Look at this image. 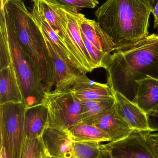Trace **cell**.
<instances>
[{
  "label": "cell",
  "instance_id": "28",
  "mask_svg": "<svg viewBox=\"0 0 158 158\" xmlns=\"http://www.w3.org/2000/svg\"><path fill=\"white\" fill-rule=\"evenodd\" d=\"M149 123L151 128L155 131H158V113L156 115L148 117Z\"/></svg>",
  "mask_w": 158,
  "mask_h": 158
},
{
  "label": "cell",
  "instance_id": "17",
  "mask_svg": "<svg viewBox=\"0 0 158 158\" xmlns=\"http://www.w3.org/2000/svg\"><path fill=\"white\" fill-rule=\"evenodd\" d=\"M49 123L47 106L40 103L26 108L24 117V142L41 137Z\"/></svg>",
  "mask_w": 158,
  "mask_h": 158
},
{
  "label": "cell",
  "instance_id": "4",
  "mask_svg": "<svg viewBox=\"0 0 158 158\" xmlns=\"http://www.w3.org/2000/svg\"><path fill=\"white\" fill-rule=\"evenodd\" d=\"M6 29L13 64L25 104L28 107L41 103L45 93L42 81L29 57L23 51L14 34L6 27Z\"/></svg>",
  "mask_w": 158,
  "mask_h": 158
},
{
  "label": "cell",
  "instance_id": "27",
  "mask_svg": "<svg viewBox=\"0 0 158 158\" xmlns=\"http://www.w3.org/2000/svg\"><path fill=\"white\" fill-rule=\"evenodd\" d=\"M145 135L153 151L158 157V133H152L150 132H145Z\"/></svg>",
  "mask_w": 158,
  "mask_h": 158
},
{
  "label": "cell",
  "instance_id": "15",
  "mask_svg": "<svg viewBox=\"0 0 158 158\" xmlns=\"http://www.w3.org/2000/svg\"><path fill=\"white\" fill-rule=\"evenodd\" d=\"M137 92L132 102L148 117L158 113V79L150 77L136 81Z\"/></svg>",
  "mask_w": 158,
  "mask_h": 158
},
{
  "label": "cell",
  "instance_id": "5",
  "mask_svg": "<svg viewBox=\"0 0 158 158\" xmlns=\"http://www.w3.org/2000/svg\"><path fill=\"white\" fill-rule=\"evenodd\" d=\"M24 102L0 104L1 146L6 158H21L24 143Z\"/></svg>",
  "mask_w": 158,
  "mask_h": 158
},
{
  "label": "cell",
  "instance_id": "29",
  "mask_svg": "<svg viewBox=\"0 0 158 158\" xmlns=\"http://www.w3.org/2000/svg\"><path fill=\"white\" fill-rule=\"evenodd\" d=\"M96 158H113L110 152L106 148H104L101 144V150L98 157Z\"/></svg>",
  "mask_w": 158,
  "mask_h": 158
},
{
  "label": "cell",
  "instance_id": "37",
  "mask_svg": "<svg viewBox=\"0 0 158 158\" xmlns=\"http://www.w3.org/2000/svg\"><path fill=\"white\" fill-rule=\"evenodd\" d=\"M50 158H55L51 157H50Z\"/></svg>",
  "mask_w": 158,
  "mask_h": 158
},
{
  "label": "cell",
  "instance_id": "1",
  "mask_svg": "<svg viewBox=\"0 0 158 158\" xmlns=\"http://www.w3.org/2000/svg\"><path fill=\"white\" fill-rule=\"evenodd\" d=\"M103 68L108 85L132 101L137 92L136 81L148 77L158 79V34L116 48L107 56Z\"/></svg>",
  "mask_w": 158,
  "mask_h": 158
},
{
  "label": "cell",
  "instance_id": "36",
  "mask_svg": "<svg viewBox=\"0 0 158 158\" xmlns=\"http://www.w3.org/2000/svg\"><path fill=\"white\" fill-rule=\"evenodd\" d=\"M112 157H113V156H112ZM113 158H115V157H113Z\"/></svg>",
  "mask_w": 158,
  "mask_h": 158
},
{
  "label": "cell",
  "instance_id": "11",
  "mask_svg": "<svg viewBox=\"0 0 158 158\" xmlns=\"http://www.w3.org/2000/svg\"><path fill=\"white\" fill-rule=\"evenodd\" d=\"M66 11L68 18V33L81 66L83 72V74H86L96 68L86 49L82 37L81 31L78 22L79 9L66 6Z\"/></svg>",
  "mask_w": 158,
  "mask_h": 158
},
{
  "label": "cell",
  "instance_id": "6",
  "mask_svg": "<svg viewBox=\"0 0 158 158\" xmlns=\"http://www.w3.org/2000/svg\"><path fill=\"white\" fill-rule=\"evenodd\" d=\"M42 102L48 108V126L68 131L73 125L82 122L81 102L71 88L45 92Z\"/></svg>",
  "mask_w": 158,
  "mask_h": 158
},
{
  "label": "cell",
  "instance_id": "13",
  "mask_svg": "<svg viewBox=\"0 0 158 158\" xmlns=\"http://www.w3.org/2000/svg\"><path fill=\"white\" fill-rule=\"evenodd\" d=\"M90 124L105 132L110 137V142H117L128 137L134 130L118 114L114 105L109 110Z\"/></svg>",
  "mask_w": 158,
  "mask_h": 158
},
{
  "label": "cell",
  "instance_id": "8",
  "mask_svg": "<svg viewBox=\"0 0 158 158\" xmlns=\"http://www.w3.org/2000/svg\"><path fill=\"white\" fill-rule=\"evenodd\" d=\"M44 44L53 67L54 90L70 88L83 73L65 60L44 35Z\"/></svg>",
  "mask_w": 158,
  "mask_h": 158
},
{
  "label": "cell",
  "instance_id": "14",
  "mask_svg": "<svg viewBox=\"0 0 158 158\" xmlns=\"http://www.w3.org/2000/svg\"><path fill=\"white\" fill-rule=\"evenodd\" d=\"M78 22L85 38L100 51L107 55L115 51V43L97 21L87 18L79 13Z\"/></svg>",
  "mask_w": 158,
  "mask_h": 158
},
{
  "label": "cell",
  "instance_id": "30",
  "mask_svg": "<svg viewBox=\"0 0 158 158\" xmlns=\"http://www.w3.org/2000/svg\"><path fill=\"white\" fill-rule=\"evenodd\" d=\"M154 17V28L158 29V2L153 10L151 11Z\"/></svg>",
  "mask_w": 158,
  "mask_h": 158
},
{
  "label": "cell",
  "instance_id": "2",
  "mask_svg": "<svg viewBox=\"0 0 158 158\" xmlns=\"http://www.w3.org/2000/svg\"><path fill=\"white\" fill-rule=\"evenodd\" d=\"M6 28L15 35L42 81L45 92L53 85V67L44 44L42 32L22 0L1 2Z\"/></svg>",
  "mask_w": 158,
  "mask_h": 158
},
{
  "label": "cell",
  "instance_id": "20",
  "mask_svg": "<svg viewBox=\"0 0 158 158\" xmlns=\"http://www.w3.org/2000/svg\"><path fill=\"white\" fill-rule=\"evenodd\" d=\"M69 132L74 142L101 143L110 142L105 132L92 124L81 122L70 127Z\"/></svg>",
  "mask_w": 158,
  "mask_h": 158
},
{
  "label": "cell",
  "instance_id": "7",
  "mask_svg": "<svg viewBox=\"0 0 158 158\" xmlns=\"http://www.w3.org/2000/svg\"><path fill=\"white\" fill-rule=\"evenodd\" d=\"M145 132L134 130L127 138L117 142L102 144L113 157L158 158L146 138Z\"/></svg>",
  "mask_w": 158,
  "mask_h": 158
},
{
  "label": "cell",
  "instance_id": "16",
  "mask_svg": "<svg viewBox=\"0 0 158 158\" xmlns=\"http://www.w3.org/2000/svg\"><path fill=\"white\" fill-rule=\"evenodd\" d=\"M70 88L80 100H104L114 98V92L107 84L91 81L86 74L81 75Z\"/></svg>",
  "mask_w": 158,
  "mask_h": 158
},
{
  "label": "cell",
  "instance_id": "24",
  "mask_svg": "<svg viewBox=\"0 0 158 158\" xmlns=\"http://www.w3.org/2000/svg\"><path fill=\"white\" fill-rule=\"evenodd\" d=\"M47 153L41 137L24 142L21 158H42Z\"/></svg>",
  "mask_w": 158,
  "mask_h": 158
},
{
  "label": "cell",
  "instance_id": "9",
  "mask_svg": "<svg viewBox=\"0 0 158 158\" xmlns=\"http://www.w3.org/2000/svg\"><path fill=\"white\" fill-rule=\"evenodd\" d=\"M32 1L50 27L66 43L70 51L78 60L72 42L68 33L66 6L60 5L50 0H32Z\"/></svg>",
  "mask_w": 158,
  "mask_h": 158
},
{
  "label": "cell",
  "instance_id": "12",
  "mask_svg": "<svg viewBox=\"0 0 158 158\" xmlns=\"http://www.w3.org/2000/svg\"><path fill=\"white\" fill-rule=\"evenodd\" d=\"M46 152L51 157L68 158L74 141L67 130L48 126L41 136Z\"/></svg>",
  "mask_w": 158,
  "mask_h": 158
},
{
  "label": "cell",
  "instance_id": "3",
  "mask_svg": "<svg viewBox=\"0 0 158 158\" xmlns=\"http://www.w3.org/2000/svg\"><path fill=\"white\" fill-rule=\"evenodd\" d=\"M151 13L139 0H107L95 14L96 21L117 48L149 35Z\"/></svg>",
  "mask_w": 158,
  "mask_h": 158
},
{
  "label": "cell",
  "instance_id": "22",
  "mask_svg": "<svg viewBox=\"0 0 158 158\" xmlns=\"http://www.w3.org/2000/svg\"><path fill=\"white\" fill-rule=\"evenodd\" d=\"M13 64L9 41L6 27L3 9L0 7V68Z\"/></svg>",
  "mask_w": 158,
  "mask_h": 158
},
{
  "label": "cell",
  "instance_id": "18",
  "mask_svg": "<svg viewBox=\"0 0 158 158\" xmlns=\"http://www.w3.org/2000/svg\"><path fill=\"white\" fill-rule=\"evenodd\" d=\"M31 13L37 21L45 37L53 44L59 54L65 60L83 74L82 69L76 56L70 51L66 43L50 27L34 4L32 5Z\"/></svg>",
  "mask_w": 158,
  "mask_h": 158
},
{
  "label": "cell",
  "instance_id": "19",
  "mask_svg": "<svg viewBox=\"0 0 158 158\" xmlns=\"http://www.w3.org/2000/svg\"><path fill=\"white\" fill-rule=\"evenodd\" d=\"M8 102L25 103L13 64L0 71V104Z\"/></svg>",
  "mask_w": 158,
  "mask_h": 158
},
{
  "label": "cell",
  "instance_id": "26",
  "mask_svg": "<svg viewBox=\"0 0 158 158\" xmlns=\"http://www.w3.org/2000/svg\"><path fill=\"white\" fill-rule=\"evenodd\" d=\"M60 5L66 6L77 9L83 8H94L95 6L92 4L81 0H50Z\"/></svg>",
  "mask_w": 158,
  "mask_h": 158
},
{
  "label": "cell",
  "instance_id": "25",
  "mask_svg": "<svg viewBox=\"0 0 158 158\" xmlns=\"http://www.w3.org/2000/svg\"><path fill=\"white\" fill-rule=\"evenodd\" d=\"M82 37L87 51L89 52L96 68H103L105 60L108 55L104 53L90 42L81 31Z\"/></svg>",
  "mask_w": 158,
  "mask_h": 158
},
{
  "label": "cell",
  "instance_id": "35",
  "mask_svg": "<svg viewBox=\"0 0 158 158\" xmlns=\"http://www.w3.org/2000/svg\"><path fill=\"white\" fill-rule=\"evenodd\" d=\"M6 0H1V2H4Z\"/></svg>",
  "mask_w": 158,
  "mask_h": 158
},
{
  "label": "cell",
  "instance_id": "23",
  "mask_svg": "<svg viewBox=\"0 0 158 158\" xmlns=\"http://www.w3.org/2000/svg\"><path fill=\"white\" fill-rule=\"evenodd\" d=\"M101 143L74 142L68 158H96L101 150Z\"/></svg>",
  "mask_w": 158,
  "mask_h": 158
},
{
  "label": "cell",
  "instance_id": "32",
  "mask_svg": "<svg viewBox=\"0 0 158 158\" xmlns=\"http://www.w3.org/2000/svg\"><path fill=\"white\" fill-rule=\"evenodd\" d=\"M81 1L90 3L92 4L95 7L97 6V5L99 4V2H98V0H81Z\"/></svg>",
  "mask_w": 158,
  "mask_h": 158
},
{
  "label": "cell",
  "instance_id": "10",
  "mask_svg": "<svg viewBox=\"0 0 158 158\" xmlns=\"http://www.w3.org/2000/svg\"><path fill=\"white\" fill-rule=\"evenodd\" d=\"M113 92L117 111L134 130L156 131L150 126L148 116L140 107L120 92Z\"/></svg>",
  "mask_w": 158,
  "mask_h": 158
},
{
  "label": "cell",
  "instance_id": "31",
  "mask_svg": "<svg viewBox=\"0 0 158 158\" xmlns=\"http://www.w3.org/2000/svg\"><path fill=\"white\" fill-rule=\"evenodd\" d=\"M147 7H148L151 11L153 10L155 6L158 2V0H139Z\"/></svg>",
  "mask_w": 158,
  "mask_h": 158
},
{
  "label": "cell",
  "instance_id": "33",
  "mask_svg": "<svg viewBox=\"0 0 158 158\" xmlns=\"http://www.w3.org/2000/svg\"><path fill=\"white\" fill-rule=\"evenodd\" d=\"M1 148L0 150V158H6L4 148L2 147Z\"/></svg>",
  "mask_w": 158,
  "mask_h": 158
},
{
  "label": "cell",
  "instance_id": "21",
  "mask_svg": "<svg viewBox=\"0 0 158 158\" xmlns=\"http://www.w3.org/2000/svg\"><path fill=\"white\" fill-rule=\"evenodd\" d=\"M82 106V122L90 124L104 115L115 104V97L104 100H80Z\"/></svg>",
  "mask_w": 158,
  "mask_h": 158
},
{
  "label": "cell",
  "instance_id": "34",
  "mask_svg": "<svg viewBox=\"0 0 158 158\" xmlns=\"http://www.w3.org/2000/svg\"><path fill=\"white\" fill-rule=\"evenodd\" d=\"M50 156H49V155H48V153H46V154H45V155H44V156H43V157L42 158H50Z\"/></svg>",
  "mask_w": 158,
  "mask_h": 158
}]
</instances>
